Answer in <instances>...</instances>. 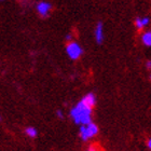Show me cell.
Masks as SVG:
<instances>
[{
  "instance_id": "1",
  "label": "cell",
  "mask_w": 151,
  "mask_h": 151,
  "mask_svg": "<svg viewBox=\"0 0 151 151\" xmlns=\"http://www.w3.org/2000/svg\"><path fill=\"white\" fill-rule=\"evenodd\" d=\"M92 112H93V108L81 99L70 109L69 116L77 125L81 126L93 122L92 121Z\"/></svg>"
},
{
  "instance_id": "2",
  "label": "cell",
  "mask_w": 151,
  "mask_h": 151,
  "mask_svg": "<svg viewBox=\"0 0 151 151\" xmlns=\"http://www.w3.org/2000/svg\"><path fill=\"white\" fill-rule=\"evenodd\" d=\"M99 132L98 126L94 122H91L86 125H81L79 127V137L83 142H88V139L94 138Z\"/></svg>"
},
{
  "instance_id": "3",
  "label": "cell",
  "mask_w": 151,
  "mask_h": 151,
  "mask_svg": "<svg viewBox=\"0 0 151 151\" xmlns=\"http://www.w3.org/2000/svg\"><path fill=\"white\" fill-rule=\"evenodd\" d=\"M66 53L71 60H78L83 54V50L77 42L71 41V42H68V44L66 45Z\"/></svg>"
},
{
  "instance_id": "4",
  "label": "cell",
  "mask_w": 151,
  "mask_h": 151,
  "mask_svg": "<svg viewBox=\"0 0 151 151\" xmlns=\"http://www.w3.org/2000/svg\"><path fill=\"white\" fill-rule=\"evenodd\" d=\"M36 10H37L38 14H40L42 17H45L50 14L51 10H52V4L47 1H40L37 3Z\"/></svg>"
},
{
  "instance_id": "5",
  "label": "cell",
  "mask_w": 151,
  "mask_h": 151,
  "mask_svg": "<svg viewBox=\"0 0 151 151\" xmlns=\"http://www.w3.org/2000/svg\"><path fill=\"white\" fill-rule=\"evenodd\" d=\"M95 40L97 43H101L104 41V27H103V23H97V25L95 27Z\"/></svg>"
},
{
  "instance_id": "6",
  "label": "cell",
  "mask_w": 151,
  "mask_h": 151,
  "mask_svg": "<svg viewBox=\"0 0 151 151\" xmlns=\"http://www.w3.org/2000/svg\"><path fill=\"white\" fill-rule=\"evenodd\" d=\"M24 133L29 138H36L38 136V129L36 127H34V126H27L25 131H24Z\"/></svg>"
},
{
  "instance_id": "7",
  "label": "cell",
  "mask_w": 151,
  "mask_h": 151,
  "mask_svg": "<svg viewBox=\"0 0 151 151\" xmlns=\"http://www.w3.org/2000/svg\"><path fill=\"white\" fill-rule=\"evenodd\" d=\"M142 41L146 47H151V32H144L142 36Z\"/></svg>"
},
{
  "instance_id": "8",
  "label": "cell",
  "mask_w": 151,
  "mask_h": 151,
  "mask_svg": "<svg viewBox=\"0 0 151 151\" xmlns=\"http://www.w3.org/2000/svg\"><path fill=\"white\" fill-rule=\"evenodd\" d=\"M134 24H135V27L138 30H142L145 26H144V24H142V17H136L135 19V22H134Z\"/></svg>"
},
{
  "instance_id": "9",
  "label": "cell",
  "mask_w": 151,
  "mask_h": 151,
  "mask_svg": "<svg viewBox=\"0 0 151 151\" xmlns=\"http://www.w3.org/2000/svg\"><path fill=\"white\" fill-rule=\"evenodd\" d=\"M55 116H56L58 119H63V118H64V113H63V111L60 110V109H57V110L55 111Z\"/></svg>"
},
{
  "instance_id": "10",
  "label": "cell",
  "mask_w": 151,
  "mask_h": 151,
  "mask_svg": "<svg viewBox=\"0 0 151 151\" xmlns=\"http://www.w3.org/2000/svg\"><path fill=\"white\" fill-rule=\"evenodd\" d=\"M86 151H98V148H97V146L91 145L88 149H86Z\"/></svg>"
},
{
  "instance_id": "11",
  "label": "cell",
  "mask_w": 151,
  "mask_h": 151,
  "mask_svg": "<svg viewBox=\"0 0 151 151\" xmlns=\"http://www.w3.org/2000/svg\"><path fill=\"white\" fill-rule=\"evenodd\" d=\"M65 40L68 41V42H71V41H73V35H70V34H67V35L65 36Z\"/></svg>"
},
{
  "instance_id": "12",
  "label": "cell",
  "mask_w": 151,
  "mask_h": 151,
  "mask_svg": "<svg viewBox=\"0 0 151 151\" xmlns=\"http://www.w3.org/2000/svg\"><path fill=\"white\" fill-rule=\"evenodd\" d=\"M146 67H147V69H151V60L146 62Z\"/></svg>"
},
{
  "instance_id": "13",
  "label": "cell",
  "mask_w": 151,
  "mask_h": 151,
  "mask_svg": "<svg viewBox=\"0 0 151 151\" xmlns=\"http://www.w3.org/2000/svg\"><path fill=\"white\" fill-rule=\"evenodd\" d=\"M147 147H148V149L151 150V137L148 138V140H147Z\"/></svg>"
},
{
  "instance_id": "14",
  "label": "cell",
  "mask_w": 151,
  "mask_h": 151,
  "mask_svg": "<svg viewBox=\"0 0 151 151\" xmlns=\"http://www.w3.org/2000/svg\"><path fill=\"white\" fill-rule=\"evenodd\" d=\"M149 79H150V80H151V73H150V76H149Z\"/></svg>"
},
{
  "instance_id": "15",
  "label": "cell",
  "mask_w": 151,
  "mask_h": 151,
  "mask_svg": "<svg viewBox=\"0 0 151 151\" xmlns=\"http://www.w3.org/2000/svg\"><path fill=\"white\" fill-rule=\"evenodd\" d=\"M1 1H3V0H1Z\"/></svg>"
}]
</instances>
